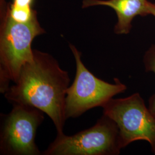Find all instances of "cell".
Masks as SVG:
<instances>
[{
  "instance_id": "cell-5",
  "label": "cell",
  "mask_w": 155,
  "mask_h": 155,
  "mask_svg": "<svg viewBox=\"0 0 155 155\" xmlns=\"http://www.w3.org/2000/svg\"><path fill=\"white\" fill-rule=\"evenodd\" d=\"M102 107L103 114L118 127L122 148L136 141H146L155 155V117L140 93L113 98Z\"/></svg>"
},
{
  "instance_id": "cell-8",
  "label": "cell",
  "mask_w": 155,
  "mask_h": 155,
  "mask_svg": "<svg viewBox=\"0 0 155 155\" xmlns=\"http://www.w3.org/2000/svg\"><path fill=\"white\" fill-rule=\"evenodd\" d=\"M8 9L10 17L17 22H29L37 16V12L32 7H20L10 4L8 5Z\"/></svg>"
},
{
  "instance_id": "cell-1",
  "label": "cell",
  "mask_w": 155,
  "mask_h": 155,
  "mask_svg": "<svg viewBox=\"0 0 155 155\" xmlns=\"http://www.w3.org/2000/svg\"><path fill=\"white\" fill-rule=\"evenodd\" d=\"M70 79L49 54L33 50V60L22 67L14 84L4 93L12 104L31 106L50 117L57 133H63L65 104Z\"/></svg>"
},
{
  "instance_id": "cell-11",
  "label": "cell",
  "mask_w": 155,
  "mask_h": 155,
  "mask_svg": "<svg viewBox=\"0 0 155 155\" xmlns=\"http://www.w3.org/2000/svg\"><path fill=\"white\" fill-rule=\"evenodd\" d=\"M148 15H152L155 17V4L149 2L147 7Z\"/></svg>"
},
{
  "instance_id": "cell-7",
  "label": "cell",
  "mask_w": 155,
  "mask_h": 155,
  "mask_svg": "<svg viewBox=\"0 0 155 155\" xmlns=\"http://www.w3.org/2000/svg\"><path fill=\"white\" fill-rule=\"evenodd\" d=\"M149 0H83L82 7L106 6L116 13L117 21L114 32L117 35H127L132 28L134 18L137 16H147Z\"/></svg>"
},
{
  "instance_id": "cell-9",
  "label": "cell",
  "mask_w": 155,
  "mask_h": 155,
  "mask_svg": "<svg viewBox=\"0 0 155 155\" xmlns=\"http://www.w3.org/2000/svg\"><path fill=\"white\" fill-rule=\"evenodd\" d=\"M143 63L147 72H153L155 74V45H152L145 52ZM148 107L155 117V93L150 97Z\"/></svg>"
},
{
  "instance_id": "cell-4",
  "label": "cell",
  "mask_w": 155,
  "mask_h": 155,
  "mask_svg": "<svg viewBox=\"0 0 155 155\" xmlns=\"http://www.w3.org/2000/svg\"><path fill=\"white\" fill-rule=\"evenodd\" d=\"M116 122L103 114L95 124L71 136L57 133L43 155H118L122 150Z\"/></svg>"
},
{
  "instance_id": "cell-10",
  "label": "cell",
  "mask_w": 155,
  "mask_h": 155,
  "mask_svg": "<svg viewBox=\"0 0 155 155\" xmlns=\"http://www.w3.org/2000/svg\"><path fill=\"white\" fill-rule=\"evenodd\" d=\"M34 0H13L12 4L20 7H32Z\"/></svg>"
},
{
  "instance_id": "cell-6",
  "label": "cell",
  "mask_w": 155,
  "mask_h": 155,
  "mask_svg": "<svg viewBox=\"0 0 155 155\" xmlns=\"http://www.w3.org/2000/svg\"><path fill=\"white\" fill-rule=\"evenodd\" d=\"M13 106L10 113L1 116L0 154L42 155L35 139L37 130L45 119V113L31 106Z\"/></svg>"
},
{
  "instance_id": "cell-3",
  "label": "cell",
  "mask_w": 155,
  "mask_h": 155,
  "mask_svg": "<svg viewBox=\"0 0 155 155\" xmlns=\"http://www.w3.org/2000/svg\"><path fill=\"white\" fill-rule=\"evenodd\" d=\"M69 47L75 58L76 73L73 83L67 90V119L77 118L90 109L102 107L114 96L127 90V86L118 78L111 83L95 77L83 64L82 53L77 47L71 44Z\"/></svg>"
},
{
  "instance_id": "cell-2",
  "label": "cell",
  "mask_w": 155,
  "mask_h": 155,
  "mask_svg": "<svg viewBox=\"0 0 155 155\" xmlns=\"http://www.w3.org/2000/svg\"><path fill=\"white\" fill-rule=\"evenodd\" d=\"M8 4L1 0L0 92L4 94L9 84L15 83L22 67L33 59L32 43L45 32L38 17L29 22L20 23L9 16Z\"/></svg>"
}]
</instances>
